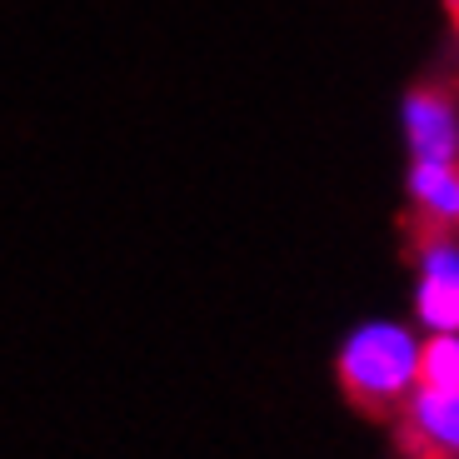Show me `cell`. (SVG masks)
I'll return each mask as SVG.
<instances>
[{"mask_svg":"<svg viewBox=\"0 0 459 459\" xmlns=\"http://www.w3.org/2000/svg\"><path fill=\"white\" fill-rule=\"evenodd\" d=\"M334 375L355 410L385 420L420 390V340L394 320H365L344 334Z\"/></svg>","mask_w":459,"mask_h":459,"instance_id":"6da1fadb","label":"cell"},{"mask_svg":"<svg viewBox=\"0 0 459 459\" xmlns=\"http://www.w3.org/2000/svg\"><path fill=\"white\" fill-rule=\"evenodd\" d=\"M420 280H414V315L429 334H459V240L455 230L420 220L414 235Z\"/></svg>","mask_w":459,"mask_h":459,"instance_id":"7a4b0ae2","label":"cell"},{"mask_svg":"<svg viewBox=\"0 0 459 459\" xmlns=\"http://www.w3.org/2000/svg\"><path fill=\"white\" fill-rule=\"evenodd\" d=\"M400 126L410 160L429 165H459V105L439 85H414L400 105Z\"/></svg>","mask_w":459,"mask_h":459,"instance_id":"3957f363","label":"cell"},{"mask_svg":"<svg viewBox=\"0 0 459 459\" xmlns=\"http://www.w3.org/2000/svg\"><path fill=\"white\" fill-rule=\"evenodd\" d=\"M410 445L414 455L425 459H459V394H445V390H420L410 394Z\"/></svg>","mask_w":459,"mask_h":459,"instance_id":"277c9868","label":"cell"},{"mask_svg":"<svg viewBox=\"0 0 459 459\" xmlns=\"http://www.w3.org/2000/svg\"><path fill=\"white\" fill-rule=\"evenodd\" d=\"M410 200L420 210V220L459 230V165L410 160Z\"/></svg>","mask_w":459,"mask_h":459,"instance_id":"5b68a950","label":"cell"},{"mask_svg":"<svg viewBox=\"0 0 459 459\" xmlns=\"http://www.w3.org/2000/svg\"><path fill=\"white\" fill-rule=\"evenodd\" d=\"M420 385L459 394V334H429L420 344Z\"/></svg>","mask_w":459,"mask_h":459,"instance_id":"8992f818","label":"cell"}]
</instances>
